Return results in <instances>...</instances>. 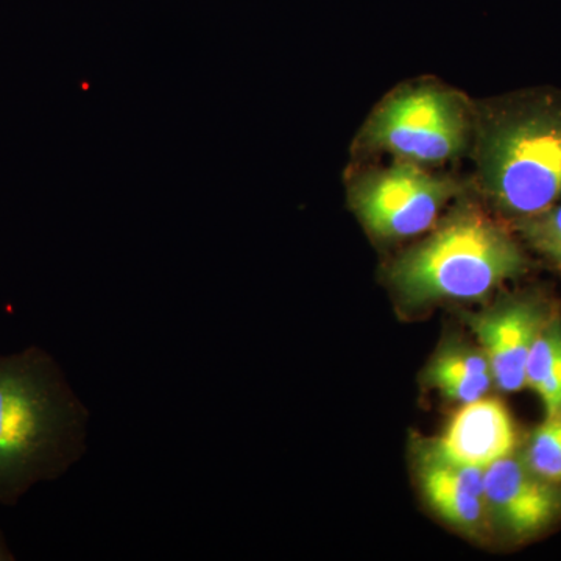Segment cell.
<instances>
[{"label": "cell", "mask_w": 561, "mask_h": 561, "mask_svg": "<svg viewBox=\"0 0 561 561\" xmlns=\"http://www.w3.org/2000/svg\"><path fill=\"white\" fill-rule=\"evenodd\" d=\"M88 415L46 351L0 356V504L16 505L83 456Z\"/></svg>", "instance_id": "1"}, {"label": "cell", "mask_w": 561, "mask_h": 561, "mask_svg": "<svg viewBox=\"0 0 561 561\" xmlns=\"http://www.w3.org/2000/svg\"><path fill=\"white\" fill-rule=\"evenodd\" d=\"M522 247L481 210L459 208L391 264L390 286L409 308L479 300L526 271Z\"/></svg>", "instance_id": "2"}, {"label": "cell", "mask_w": 561, "mask_h": 561, "mask_svg": "<svg viewBox=\"0 0 561 561\" xmlns=\"http://www.w3.org/2000/svg\"><path fill=\"white\" fill-rule=\"evenodd\" d=\"M481 181L490 201L516 219L561 202V108L535 103L502 114L481 140Z\"/></svg>", "instance_id": "3"}, {"label": "cell", "mask_w": 561, "mask_h": 561, "mask_svg": "<svg viewBox=\"0 0 561 561\" xmlns=\"http://www.w3.org/2000/svg\"><path fill=\"white\" fill-rule=\"evenodd\" d=\"M364 140L373 149L420 165L453 160L467 146V110L453 91L409 88L376 110Z\"/></svg>", "instance_id": "4"}, {"label": "cell", "mask_w": 561, "mask_h": 561, "mask_svg": "<svg viewBox=\"0 0 561 561\" xmlns=\"http://www.w3.org/2000/svg\"><path fill=\"white\" fill-rule=\"evenodd\" d=\"M457 192L451 176L400 160L360 176L351 190V205L375 238L398 241L430 230Z\"/></svg>", "instance_id": "5"}, {"label": "cell", "mask_w": 561, "mask_h": 561, "mask_svg": "<svg viewBox=\"0 0 561 561\" xmlns=\"http://www.w3.org/2000/svg\"><path fill=\"white\" fill-rule=\"evenodd\" d=\"M486 508L513 538L526 540L561 515V486L545 481L511 454L483 470Z\"/></svg>", "instance_id": "6"}, {"label": "cell", "mask_w": 561, "mask_h": 561, "mask_svg": "<svg viewBox=\"0 0 561 561\" xmlns=\"http://www.w3.org/2000/svg\"><path fill=\"white\" fill-rule=\"evenodd\" d=\"M549 319L545 306L531 298H515L468 319L489 359L497 389L516 393L526 387L527 357Z\"/></svg>", "instance_id": "7"}, {"label": "cell", "mask_w": 561, "mask_h": 561, "mask_svg": "<svg viewBox=\"0 0 561 561\" xmlns=\"http://www.w3.org/2000/svg\"><path fill=\"white\" fill-rule=\"evenodd\" d=\"M516 443L518 432L507 405L483 397L461 404L431 449L443 459L485 470L515 453Z\"/></svg>", "instance_id": "8"}, {"label": "cell", "mask_w": 561, "mask_h": 561, "mask_svg": "<svg viewBox=\"0 0 561 561\" xmlns=\"http://www.w3.org/2000/svg\"><path fill=\"white\" fill-rule=\"evenodd\" d=\"M424 500L438 518L463 531L481 530L486 500L482 468L456 463L427 449L419 463Z\"/></svg>", "instance_id": "9"}, {"label": "cell", "mask_w": 561, "mask_h": 561, "mask_svg": "<svg viewBox=\"0 0 561 561\" xmlns=\"http://www.w3.org/2000/svg\"><path fill=\"white\" fill-rule=\"evenodd\" d=\"M427 381L448 400L467 404L486 397L493 386L489 359L482 350L448 348L432 362Z\"/></svg>", "instance_id": "10"}, {"label": "cell", "mask_w": 561, "mask_h": 561, "mask_svg": "<svg viewBox=\"0 0 561 561\" xmlns=\"http://www.w3.org/2000/svg\"><path fill=\"white\" fill-rule=\"evenodd\" d=\"M523 459L535 474L561 486V412L534 431Z\"/></svg>", "instance_id": "11"}, {"label": "cell", "mask_w": 561, "mask_h": 561, "mask_svg": "<svg viewBox=\"0 0 561 561\" xmlns=\"http://www.w3.org/2000/svg\"><path fill=\"white\" fill-rule=\"evenodd\" d=\"M518 228L535 250L561 267V202L537 216L518 219Z\"/></svg>", "instance_id": "12"}, {"label": "cell", "mask_w": 561, "mask_h": 561, "mask_svg": "<svg viewBox=\"0 0 561 561\" xmlns=\"http://www.w3.org/2000/svg\"><path fill=\"white\" fill-rule=\"evenodd\" d=\"M535 393L542 402L546 416L561 412V348Z\"/></svg>", "instance_id": "13"}, {"label": "cell", "mask_w": 561, "mask_h": 561, "mask_svg": "<svg viewBox=\"0 0 561 561\" xmlns=\"http://www.w3.org/2000/svg\"><path fill=\"white\" fill-rule=\"evenodd\" d=\"M14 556L11 553L9 546H7L5 537L0 531V561H13Z\"/></svg>", "instance_id": "14"}]
</instances>
